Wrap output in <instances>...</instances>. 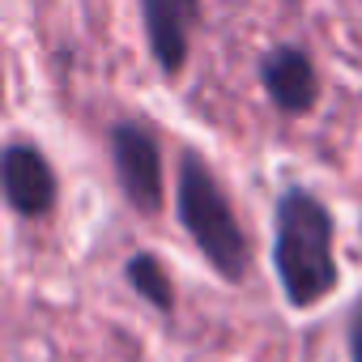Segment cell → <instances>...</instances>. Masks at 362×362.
<instances>
[{"mask_svg":"<svg viewBox=\"0 0 362 362\" xmlns=\"http://www.w3.org/2000/svg\"><path fill=\"white\" fill-rule=\"evenodd\" d=\"M273 264L281 290L294 307H315L337 290V256H332V218L311 192H286L273 218Z\"/></svg>","mask_w":362,"mask_h":362,"instance_id":"obj_1","label":"cell"},{"mask_svg":"<svg viewBox=\"0 0 362 362\" xmlns=\"http://www.w3.org/2000/svg\"><path fill=\"white\" fill-rule=\"evenodd\" d=\"M179 222L184 230L197 239L201 256L226 277V281H243L252 252L243 239V226L235 222V209L226 201V192L218 188L214 170L201 158H184V170H179Z\"/></svg>","mask_w":362,"mask_h":362,"instance_id":"obj_2","label":"cell"},{"mask_svg":"<svg viewBox=\"0 0 362 362\" xmlns=\"http://www.w3.org/2000/svg\"><path fill=\"white\" fill-rule=\"evenodd\" d=\"M111 158H115V175H119L128 205H136L141 214H158L162 209V153L149 128L119 124L111 132Z\"/></svg>","mask_w":362,"mask_h":362,"instance_id":"obj_3","label":"cell"},{"mask_svg":"<svg viewBox=\"0 0 362 362\" xmlns=\"http://www.w3.org/2000/svg\"><path fill=\"white\" fill-rule=\"evenodd\" d=\"M0 175H5V201L22 218H43L56 205V175L35 145L13 141L0 158Z\"/></svg>","mask_w":362,"mask_h":362,"instance_id":"obj_4","label":"cell"},{"mask_svg":"<svg viewBox=\"0 0 362 362\" xmlns=\"http://www.w3.org/2000/svg\"><path fill=\"white\" fill-rule=\"evenodd\" d=\"M260 81L269 90V98L286 111V115H303L315 107L320 98V77L307 52L298 47H273L260 64Z\"/></svg>","mask_w":362,"mask_h":362,"instance_id":"obj_5","label":"cell"},{"mask_svg":"<svg viewBox=\"0 0 362 362\" xmlns=\"http://www.w3.org/2000/svg\"><path fill=\"white\" fill-rule=\"evenodd\" d=\"M149 47L166 73H179L188 60V26L197 18V0H141Z\"/></svg>","mask_w":362,"mask_h":362,"instance_id":"obj_6","label":"cell"},{"mask_svg":"<svg viewBox=\"0 0 362 362\" xmlns=\"http://www.w3.org/2000/svg\"><path fill=\"white\" fill-rule=\"evenodd\" d=\"M124 273H128V286H132L145 303H153L162 315H170V311H175V290H170V277L162 273V264H158L153 256L136 252V256L124 264Z\"/></svg>","mask_w":362,"mask_h":362,"instance_id":"obj_7","label":"cell"},{"mask_svg":"<svg viewBox=\"0 0 362 362\" xmlns=\"http://www.w3.org/2000/svg\"><path fill=\"white\" fill-rule=\"evenodd\" d=\"M349 362H362V298L349 315Z\"/></svg>","mask_w":362,"mask_h":362,"instance_id":"obj_8","label":"cell"}]
</instances>
